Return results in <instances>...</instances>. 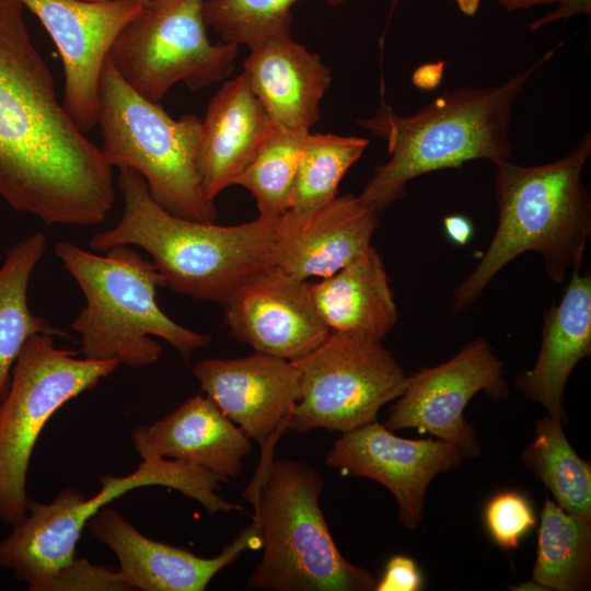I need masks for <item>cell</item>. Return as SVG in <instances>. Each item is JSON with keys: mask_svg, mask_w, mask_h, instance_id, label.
<instances>
[{"mask_svg": "<svg viewBox=\"0 0 591 591\" xmlns=\"http://www.w3.org/2000/svg\"><path fill=\"white\" fill-rule=\"evenodd\" d=\"M20 0H0V197L48 225L103 222L113 167L56 96Z\"/></svg>", "mask_w": 591, "mask_h": 591, "instance_id": "1", "label": "cell"}, {"mask_svg": "<svg viewBox=\"0 0 591 591\" xmlns=\"http://www.w3.org/2000/svg\"><path fill=\"white\" fill-rule=\"evenodd\" d=\"M117 186L124 201L121 218L90 239L91 251L137 245L151 256L165 287L220 304L275 265L279 219L258 216L246 223L219 225L177 217L151 197L143 177L131 169H119Z\"/></svg>", "mask_w": 591, "mask_h": 591, "instance_id": "2", "label": "cell"}, {"mask_svg": "<svg viewBox=\"0 0 591 591\" xmlns=\"http://www.w3.org/2000/svg\"><path fill=\"white\" fill-rule=\"evenodd\" d=\"M590 154L591 136L586 134L557 161L522 166L508 159L496 164L497 228L477 266L452 294L455 313L472 306L523 253L538 254L557 283L580 270L591 234V197L582 181Z\"/></svg>", "mask_w": 591, "mask_h": 591, "instance_id": "3", "label": "cell"}, {"mask_svg": "<svg viewBox=\"0 0 591 591\" xmlns=\"http://www.w3.org/2000/svg\"><path fill=\"white\" fill-rule=\"evenodd\" d=\"M555 50L500 85L444 91L412 116H399L382 102L371 118L358 124L386 141L390 159L375 167L360 199L381 212L404 198L407 183L417 176L474 159L495 164L508 160L513 104Z\"/></svg>", "mask_w": 591, "mask_h": 591, "instance_id": "4", "label": "cell"}, {"mask_svg": "<svg viewBox=\"0 0 591 591\" xmlns=\"http://www.w3.org/2000/svg\"><path fill=\"white\" fill-rule=\"evenodd\" d=\"M280 434L262 448L256 472L242 491L253 506L252 521L262 557L246 586L270 591H370L376 580L340 553L320 506L322 475L311 465L275 460Z\"/></svg>", "mask_w": 591, "mask_h": 591, "instance_id": "5", "label": "cell"}, {"mask_svg": "<svg viewBox=\"0 0 591 591\" xmlns=\"http://www.w3.org/2000/svg\"><path fill=\"white\" fill-rule=\"evenodd\" d=\"M54 252L85 298L71 323L84 358L143 368L162 354L152 337L165 340L186 361L211 343L210 335L177 324L160 309L157 289L165 287L164 279L135 250L119 245L100 255L60 241Z\"/></svg>", "mask_w": 591, "mask_h": 591, "instance_id": "6", "label": "cell"}, {"mask_svg": "<svg viewBox=\"0 0 591 591\" xmlns=\"http://www.w3.org/2000/svg\"><path fill=\"white\" fill-rule=\"evenodd\" d=\"M141 463L125 476L102 475L100 490L86 498L74 488L62 489L49 503L30 500L23 518L0 541V566L27 583L28 590L42 586L58 570L73 561L77 543L89 520L103 507L126 493L147 486L172 488L199 502L207 513L241 511L216 493L223 477L183 461L166 459L132 436Z\"/></svg>", "mask_w": 591, "mask_h": 591, "instance_id": "7", "label": "cell"}, {"mask_svg": "<svg viewBox=\"0 0 591 591\" xmlns=\"http://www.w3.org/2000/svg\"><path fill=\"white\" fill-rule=\"evenodd\" d=\"M97 125L107 163L138 172L151 197L177 217L215 222L218 211L201 186L197 153L201 119L172 118L119 76L106 59L99 88Z\"/></svg>", "mask_w": 591, "mask_h": 591, "instance_id": "8", "label": "cell"}, {"mask_svg": "<svg viewBox=\"0 0 591 591\" xmlns=\"http://www.w3.org/2000/svg\"><path fill=\"white\" fill-rule=\"evenodd\" d=\"M58 348L54 336H32L19 355L0 402V520L13 525L27 511L28 465L50 417L96 386L119 366L116 360L79 358Z\"/></svg>", "mask_w": 591, "mask_h": 591, "instance_id": "9", "label": "cell"}, {"mask_svg": "<svg viewBox=\"0 0 591 591\" xmlns=\"http://www.w3.org/2000/svg\"><path fill=\"white\" fill-rule=\"evenodd\" d=\"M206 0H147L116 37L108 60L126 83L159 103L177 82L196 91L225 79L239 45L212 44Z\"/></svg>", "mask_w": 591, "mask_h": 591, "instance_id": "10", "label": "cell"}, {"mask_svg": "<svg viewBox=\"0 0 591 591\" xmlns=\"http://www.w3.org/2000/svg\"><path fill=\"white\" fill-rule=\"evenodd\" d=\"M292 362L300 372V397L289 430L302 433L318 428L345 433L375 421L408 378L381 341L332 332Z\"/></svg>", "mask_w": 591, "mask_h": 591, "instance_id": "11", "label": "cell"}, {"mask_svg": "<svg viewBox=\"0 0 591 591\" xmlns=\"http://www.w3.org/2000/svg\"><path fill=\"white\" fill-rule=\"evenodd\" d=\"M494 401L509 395L503 364L484 338L471 340L450 360L408 375L404 392L389 409L387 429L415 428L457 445L466 457L482 447L464 409L478 392Z\"/></svg>", "mask_w": 591, "mask_h": 591, "instance_id": "12", "label": "cell"}, {"mask_svg": "<svg viewBox=\"0 0 591 591\" xmlns=\"http://www.w3.org/2000/svg\"><path fill=\"white\" fill-rule=\"evenodd\" d=\"M44 25L63 68L62 106L76 126L97 125L104 63L124 26L144 2L138 0H20Z\"/></svg>", "mask_w": 591, "mask_h": 591, "instance_id": "13", "label": "cell"}, {"mask_svg": "<svg viewBox=\"0 0 591 591\" xmlns=\"http://www.w3.org/2000/svg\"><path fill=\"white\" fill-rule=\"evenodd\" d=\"M465 459V453L451 442L401 438L375 420L341 433L325 463L345 474L383 485L397 502L399 523L414 530L421 523L431 480L459 467Z\"/></svg>", "mask_w": 591, "mask_h": 591, "instance_id": "14", "label": "cell"}, {"mask_svg": "<svg viewBox=\"0 0 591 591\" xmlns=\"http://www.w3.org/2000/svg\"><path fill=\"white\" fill-rule=\"evenodd\" d=\"M224 306V325L234 339L288 361L304 357L331 333L310 282L275 265L241 286Z\"/></svg>", "mask_w": 591, "mask_h": 591, "instance_id": "15", "label": "cell"}, {"mask_svg": "<svg viewBox=\"0 0 591 591\" xmlns=\"http://www.w3.org/2000/svg\"><path fill=\"white\" fill-rule=\"evenodd\" d=\"M193 373L201 390L250 440L263 447L289 431L300 397V372L292 361L254 351L240 358H208Z\"/></svg>", "mask_w": 591, "mask_h": 591, "instance_id": "16", "label": "cell"}, {"mask_svg": "<svg viewBox=\"0 0 591 591\" xmlns=\"http://www.w3.org/2000/svg\"><path fill=\"white\" fill-rule=\"evenodd\" d=\"M91 534L108 547L119 563V572L131 590L204 591L215 576L247 551L260 548L252 521L215 557L149 538L109 505L88 522Z\"/></svg>", "mask_w": 591, "mask_h": 591, "instance_id": "17", "label": "cell"}, {"mask_svg": "<svg viewBox=\"0 0 591 591\" xmlns=\"http://www.w3.org/2000/svg\"><path fill=\"white\" fill-rule=\"evenodd\" d=\"M379 211L358 196L345 194L305 219L279 218L274 264L303 280L327 278L370 246Z\"/></svg>", "mask_w": 591, "mask_h": 591, "instance_id": "18", "label": "cell"}, {"mask_svg": "<svg viewBox=\"0 0 591 591\" xmlns=\"http://www.w3.org/2000/svg\"><path fill=\"white\" fill-rule=\"evenodd\" d=\"M275 124L246 76L222 84L201 120L197 169L206 197L215 201L254 160Z\"/></svg>", "mask_w": 591, "mask_h": 591, "instance_id": "19", "label": "cell"}, {"mask_svg": "<svg viewBox=\"0 0 591 591\" xmlns=\"http://www.w3.org/2000/svg\"><path fill=\"white\" fill-rule=\"evenodd\" d=\"M250 50L243 73L273 123L310 130L320 119L331 69L291 33L269 37Z\"/></svg>", "mask_w": 591, "mask_h": 591, "instance_id": "20", "label": "cell"}, {"mask_svg": "<svg viewBox=\"0 0 591 591\" xmlns=\"http://www.w3.org/2000/svg\"><path fill=\"white\" fill-rule=\"evenodd\" d=\"M535 364L520 374L515 387L540 403L548 416L567 424L564 391L575 367L591 355V276L571 273L561 299L543 313Z\"/></svg>", "mask_w": 591, "mask_h": 591, "instance_id": "21", "label": "cell"}, {"mask_svg": "<svg viewBox=\"0 0 591 591\" xmlns=\"http://www.w3.org/2000/svg\"><path fill=\"white\" fill-rule=\"evenodd\" d=\"M158 455L202 467L228 483L241 474L251 440L209 397L194 395L149 427L135 429Z\"/></svg>", "mask_w": 591, "mask_h": 591, "instance_id": "22", "label": "cell"}, {"mask_svg": "<svg viewBox=\"0 0 591 591\" xmlns=\"http://www.w3.org/2000/svg\"><path fill=\"white\" fill-rule=\"evenodd\" d=\"M316 310L332 333L381 341L398 317L390 278L371 245L354 262L317 282H310Z\"/></svg>", "mask_w": 591, "mask_h": 591, "instance_id": "23", "label": "cell"}, {"mask_svg": "<svg viewBox=\"0 0 591 591\" xmlns=\"http://www.w3.org/2000/svg\"><path fill=\"white\" fill-rule=\"evenodd\" d=\"M46 246L45 234L35 232L11 247L0 265V402L8 391L13 366L32 336H68L33 314L27 302L28 282Z\"/></svg>", "mask_w": 591, "mask_h": 591, "instance_id": "24", "label": "cell"}, {"mask_svg": "<svg viewBox=\"0 0 591 591\" xmlns=\"http://www.w3.org/2000/svg\"><path fill=\"white\" fill-rule=\"evenodd\" d=\"M532 580L544 590L580 591L590 586L591 521L567 513L546 497Z\"/></svg>", "mask_w": 591, "mask_h": 591, "instance_id": "25", "label": "cell"}, {"mask_svg": "<svg viewBox=\"0 0 591 591\" xmlns=\"http://www.w3.org/2000/svg\"><path fill=\"white\" fill-rule=\"evenodd\" d=\"M563 425L549 416L536 420L534 439L523 450L522 462L559 508L591 521V465L576 453Z\"/></svg>", "mask_w": 591, "mask_h": 591, "instance_id": "26", "label": "cell"}, {"mask_svg": "<svg viewBox=\"0 0 591 591\" xmlns=\"http://www.w3.org/2000/svg\"><path fill=\"white\" fill-rule=\"evenodd\" d=\"M368 144L364 138L309 132L294 176L290 207L283 216L302 220L331 202L341 178Z\"/></svg>", "mask_w": 591, "mask_h": 591, "instance_id": "27", "label": "cell"}, {"mask_svg": "<svg viewBox=\"0 0 591 591\" xmlns=\"http://www.w3.org/2000/svg\"><path fill=\"white\" fill-rule=\"evenodd\" d=\"M310 130L275 125L254 160L233 185L255 198L258 216L279 219L290 207L298 164Z\"/></svg>", "mask_w": 591, "mask_h": 591, "instance_id": "28", "label": "cell"}, {"mask_svg": "<svg viewBox=\"0 0 591 591\" xmlns=\"http://www.w3.org/2000/svg\"><path fill=\"white\" fill-rule=\"evenodd\" d=\"M299 0H206L204 18L222 42L248 48L277 35L290 33L291 7ZM333 7L346 0H324Z\"/></svg>", "mask_w": 591, "mask_h": 591, "instance_id": "29", "label": "cell"}, {"mask_svg": "<svg viewBox=\"0 0 591 591\" xmlns=\"http://www.w3.org/2000/svg\"><path fill=\"white\" fill-rule=\"evenodd\" d=\"M485 523L493 541L505 549L515 548L536 524L535 513L519 491L495 495L485 509Z\"/></svg>", "mask_w": 591, "mask_h": 591, "instance_id": "30", "label": "cell"}, {"mask_svg": "<svg viewBox=\"0 0 591 591\" xmlns=\"http://www.w3.org/2000/svg\"><path fill=\"white\" fill-rule=\"evenodd\" d=\"M40 591H131L119 570L76 557L54 573Z\"/></svg>", "mask_w": 591, "mask_h": 591, "instance_id": "31", "label": "cell"}, {"mask_svg": "<svg viewBox=\"0 0 591 591\" xmlns=\"http://www.w3.org/2000/svg\"><path fill=\"white\" fill-rule=\"evenodd\" d=\"M422 587V577L416 563L406 556L392 557L382 578L376 582V591H418Z\"/></svg>", "mask_w": 591, "mask_h": 591, "instance_id": "32", "label": "cell"}, {"mask_svg": "<svg viewBox=\"0 0 591 591\" xmlns=\"http://www.w3.org/2000/svg\"><path fill=\"white\" fill-rule=\"evenodd\" d=\"M559 3V5L547 15L534 21L530 28L535 31L547 23L561 19H568L575 14H584L590 16L591 0H499V3L507 11L528 9L534 5Z\"/></svg>", "mask_w": 591, "mask_h": 591, "instance_id": "33", "label": "cell"}, {"mask_svg": "<svg viewBox=\"0 0 591 591\" xmlns=\"http://www.w3.org/2000/svg\"><path fill=\"white\" fill-rule=\"evenodd\" d=\"M444 231L448 237L459 245L466 244L474 232L472 222L461 215L448 216L443 219Z\"/></svg>", "mask_w": 591, "mask_h": 591, "instance_id": "34", "label": "cell"}, {"mask_svg": "<svg viewBox=\"0 0 591 591\" xmlns=\"http://www.w3.org/2000/svg\"><path fill=\"white\" fill-rule=\"evenodd\" d=\"M444 70V62L426 63L416 69L413 74V83L421 89L436 88L441 81Z\"/></svg>", "mask_w": 591, "mask_h": 591, "instance_id": "35", "label": "cell"}, {"mask_svg": "<svg viewBox=\"0 0 591 591\" xmlns=\"http://www.w3.org/2000/svg\"><path fill=\"white\" fill-rule=\"evenodd\" d=\"M454 1L457 3L460 10L464 14L470 15V16L475 15L480 3V0H454Z\"/></svg>", "mask_w": 591, "mask_h": 591, "instance_id": "36", "label": "cell"}, {"mask_svg": "<svg viewBox=\"0 0 591 591\" xmlns=\"http://www.w3.org/2000/svg\"><path fill=\"white\" fill-rule=\"evenodd\" d=\"M93 1H99V0H93ZM138 1H142V2H146L147 0H138Z\"/></svg>", "mask_w": 591, "mask_h": 591, "instance_id": "37", "label": "cell"}, {"mask_svg": "<svg viewBox=\"0 0 591 591\" xmlns=\"http://www.w3.org/2000/svg\"><path fill=\"white\" fill-rule=\"evenodd\" d=\"M397 0H395L394 2H396Z\"/></svg>", "mask_w": 591, "mask_h": 591, "instance_id": "38", "label": "cell"}]
</instances>
